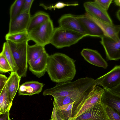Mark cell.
Instances as JSON below:
<instances>
[{
  "instance_id": "9",
  "label": "cell",
  "mask_w": 120,
  "mask_h": 120,
  "mask_svg": "<svg viewBox=\"0 0 120 120\" xmlns=\"http://www.w3.org/2000/svg\"><path fill=\"white\" fill-rule=\"evenodd\" d=\"M119 39L116 41L106 36L101 38L100 41L105 51L106 58L109 60H117L120 59V30Z\"/></svg>"
},
{
  "instance_id": "13",
  "label": "cell",
  "mask_w": 120,
  "mask_h": 120,
  "mask_svg": "<svg viewBox=\"0 0 120 120\" xmlns=\"http://www.w3.org/2000/svg\"><path fill=\"white\" fill-rule=\"evenodd\" d=\"M78 16L88 36L101 38L105 36L103 31L98 25L86 14Z\"/></svg>"
},
{
  "instance_id": "16",
  "label": "cell",
  "mask_w": 120,
  "mask_h": 120,
  "mask_svg": "<svg viewBox=\"0 0 120 120\" xmlns=\"http://www.w3.org/2000/svg\"><path fill=\"white\" fill-rule=\"evenodd\" d=\"M49 56L45 51L39 58L29 65V70L37 77H41L46 72Z\"/></svg>"
},
{
  "instance_id": "11",
  "label": "cell",
  "mask_w": 120,
  "mask_h": 120,
  "mask_svg": "<svg viewBox=\"0 0 120 120\" xmlns=\"http://www.w3.org/2000/svg\"><path fill=\"white\" fill-rule=\"evenodd\" d=\"M83 6L86 13L93 17L108 23L113 24L107 11L94 1L85 2Z\"/></svg>"
},
{
  "instance_id": "26",
  "label": "cell",
  "mask_w": 120,
  "mask_h": 120,
  "mask_svg": "<svg viewBox=\"0 0 120 120\" xmlns=\"http://www.w3.org/2000/svg\"><path fill=\"white\" fill-rule=\"evenodd\" d=\"M25 0H16L11 5L10 9V19L15 17L21 12Z\"/></svg>"
},
{
  "instance_id": "22",
  "label": "cell",
  "mask_w": 120,
  "mask_h": 120,
  "mask_svg": "<svg viewBox=\"0 0 120 120\" xmlns=\"http://www.w3.org/2000/svg\"><path fill=\"white\" fill-rule=\"evenodd\" d=\"M6 41L19 43L27 42L30 40L28 32L27 30L12 34L8 33L5 36Z\"/></svg>"
},
{
  "instance_id": "1",
  "label": "cell",
  "mask_w": 120,
  "mask_h": 120,
  "mask_svg": "<svg viewBox=\"0 0 120 120\" xmlns=\"http://www.w3.org/2000/svg\"><path fill=\"white\" fill-rule=\"evenodd\" d=\"M75 60L66 54L57 52L49 56L46 72L57 83L71 81L76 73Z\"/></svg>"
},
{
  "instance_id": "8",
  "label": "cell",
  "mask_w": 120,
  "mask_h": 120,
  "mask_svg": "<svg viewBox=\"0 0 120 120\" xmlns=\"http://www.w3.org/2000/svg\"><path fill=\"white\" fill-rule=\"evenodd\" d=\"M59 26L88 36L80 22L78 15L68 14L62 15L58 21Z\"/></svg>"
},
{
  "instance_id": "7",
  "label": "cell",
  "mask_w": 120,
  "mask_h": 120,
  "mask_svg": "<svg viewBox=\"0 0 120 120\" xmlns=\"http://www.w3.org/2000/svg\"><path fill=\"white\" fill-rule=\"evenodd\" d=\"M96 85L109 90L120 83V65L115 66L109 72L95 80Z\"/></svg>"
},
{
  "instance_id": "6",
  "label": "cell",
  "mask_w": 120,
  "mask_h": 120,
  "mask_svg": "<svg viewBox=\"0 0 120 120\" xmlns=\"http://www.w3.org/2000/svg\"><path fill=\"white\" fill-rule=\"evenodd\" d=\"M54 28L50 19L42 24L28 32L30 40L43 46L50 44Z\"/></svg>"
},
{
  "instance_id": "5",
  "label": "cell",
  "mask_w": 120,
  "mask_h": 120,
  "mask_svg": "<svg viewBox=\"0 0 120 120\" xmlns=\"http://www.w3.org/2000/svg\"><path fill=\"white\" fill-rule=\"evenodd\" d=\"M6 41L11 49L18 68L16 72L21 78L26 76L28 64L27 60L28 42L16 43L9 41Z\"/></svg>"
},
{
  "instance_id": "40",
  "label": "cell",
  "mask_w": 120,
  "mask_h": 120,
  "mask_svg": "<svg viewBox=\"0 0 120 120\" xmlns=\"http://www.w3.org/2000/svg\"></svg>"
},
{
  "instance_id": "24",
  "label": "cell",
  "mask_w": 120,
  "mask_h": 120,
  "mask_svg": "<svg viewBox=\"0 0 120 120\" xmlns=\"http://www.w3.org/2000/svg\"><path fill=\"white\" fill-rule=\"evenodd\" d=\"M0 54L3 55L6 57L12 69V71L17 72L18 68L14 60L11 49L7 41L3 43L2 50Z\"/></svg>"
},
{
  "instance_id": "27",
  "label": "cell",
  "mask_w": 120,
  "mask_h": 120,
  "mask_svg": "<svg viewBox=\"0 0 120 120\" xmlns=\"http://www.w3.org/2000/svg\"><path fill=\"white\" fill-rule=\"evenodd\" d=\"M53 106L57 107L74 102L75 100L69 96H59L54 98Z\"/></svg>"
},
{
  "instance_id": "28",
  "label": "cell",
  "mask_w": 120,
  "mask_h": 120,
  "mask_svg": "<svg viewBox=\"0 0 120 120\" xmlns=\"http://www.w3.org/2000/svg\"><path fill=\"white\" fill-rule=\"evenodd\" d=\"M12 69L9 62L3 55L0 54V72L5 73L12 71Z\"/></svg>"
},
{
  "instance_id": "18",
  "label": "cell",
  "mask_w": 120,
  "mask_h": 120,
  "mask_svg": "<svg viewBox=\"0 0 120 120\" xmlns=\"http://www.w3.org/2000/svg\"><path fill=\"white\" fill-rule=\"evenodd\" d=\"M21 77L16 72L11 71L7 81V92L11 104L19 89Z\"/></svg>"
},
{
  "instance_id": "21",
  "label": "cell",
  "mask_w": 120,
  "mask_h": 120,
  "mask_svg": "<svg viewBox=\"0 0 120 120\" xmlns=\"http://www.w3.org/2000/svg\"><path fill=\"white\" fill-rule=\"evenodd\" d=\"M45 51V47L36 44L30 45L27 48V60L29 65L38 59Z\"/></svg>"
},
{
  "instance_id": "36",
  "label": "cell",
  "mask_w": 120,
  "mask_h": 120,
  "mask_svg": "<svg viewBox=\"0 0 120 120\" xmlns=\"http://www.w3.org/2000/svg\"><path fill=\"white\" fill-rule=\"evenodd\" d=\"M57 113L56 107L53 106L51 120H58L57 116Z\"/></svg>"
},
{
  "instance_id": "15",
  "label": "cell",
  "mask_w": 120,
  "mask_h": 120,
  "mask_svg": "<svg viewBox=\"0 0 120 120\" xmlns=\"http://www.w3.org/2000/svg\"><path fill=\"white\" fill-rule=\"evenodd\" d=\"M81 54L85 60L90 64L105 69L107 68L108 66L107 62L97 51L84 48Z\"/></svg>"
},
{
  "instance_id": "12",
  "label": "cell",
  "mask_w": 120,
  "mask_h": 120,
  "mask_svg": "<svg viewBox=\"0 0 120 120\" xmlns=\"http://www.w3.org/2000/svg\"><path fill=\"white\" fill-rule=\"evenodd\" d=\"M31 17L30 13H22L10 19L8 33L12 34L27 30Z\"/></svg>"
},
{
  "instance_id": "2",
  "label": "cell",
  "mask_w": 120,
  "mask_h": 120,
  "mask_svg": "<svg viewBox=\"0 0 120 120\" xmlns=\"http://www.w3.org/2000/svg\"><path fill=\"white\" fill-rule=\"evenodd\" d=\"M96 85L95 80L86 77L73 82L57 83L54 87L45 90L43 94L44 96L50 95L53 98L69 96L75 101L83 94L92 91Z\"/></svg>"
},
{
  "instance_id": "20",
  "label": "cell",
  "mask_w": 120,
  "mask_h": 120,
  "mask_svg": "<svg viewBox=\"0 0 120 120\" xmlns=\"http://www.w3.org/2000/svg\"><path fill=\"white\" fill-rule=\"evenodd\" d=\"M49 15L43 11L37 12L31 16L27 31L29 32L50 19Z\"/></svg>"
},
{
  "instance_id": "14",
  "label": "cell",
  "mask_w": 120,
  "mask_h": 120,
  "mask_svg": "<svg viewBox=\"0 0 120 120\" xmlns=\"http://www.w3.org/2000/svg\"><path fill=\"white\" fill-rule=\"evenodd\" d=\"M95 22L104 33L105 36L114 40H119V34L120 30V25L110 24L98 19L87 13L85 14Z\"/></svg>"
},
{
  "instance_id": "25",
  "label": "cell",
  "mask_w": 120,
  "mask_h": 120,
  "mask_svg": "<svg viewBox=\"0 0 120 120\" xmlns=\"http://www.w3.org/2000/svg\"><path fill=\"white\" fill-rule=\"evenodd\" d=\"M74 102L56 107L57 114L64 120H69L72 117V110Z\"/></svg>"
},
{
  "instance_id": "10",
  "label": "cell",
  "mask_w": 120,
  "mask_h": 120,
  "mask_svg": "<svg viewBox=\"0 0 120 120\" xmlns=\"http://www.w3.org/2000/svg\"><path fill=\"white\" fill-rule=\"evenodd\" d=\"M74 120H109L101 102L95 104Z\"/></svg>"
},
{
  "instance_id": "35",
  "label": "cell",
  "mask_w": 120,
  "mask_h": 120,
  "mask_svg": "<svg viewBox=\"0 0 120 120\" xmlns=\"http://www.w3.org/2000/svg\"><path fill=\"white\" fill-rule=\"evenodd\" d=\"M9 111H8L4 113L0 114V120H10Z\"/></svg>"
},
{
  "instance_id": "31",
  "label": "cell",
  "mask_w": 120,
  "mask_h": 120,
  "mask_svg": "<svg viewBox=\"0 0 120 120\" xmlns=\"http://www.w3.org/2000/svg\"><path fill=\"white\" fill-rule=\"evenodd\" d=\"M34 1V0H25L21 13H30V8Z\"/></svg>"
},
{
  "instance_id": "23",
  "label": "cell",
  "mask_w": 120,
  "mask_h": 120,
  "mask_svg": "<svg viewBox=\"0 0 120 120\" xmlns=\"http://www.w3.org/2000/svg\"><path fill=\"white\" fill-rule=\"evenodd\" d=\"M7 81L0 92V114L10 110L12 104H11L7 92Z\"/></svg>"
},
{
  "instance_id": "4",
  "label": "cell",
  "mask_w": 120,
  "mask_h": 120,
  "mask_svg": "<svg viewBox=\"0 0 120 120\" xmlns=\"http://www.w3.org/2000/svg\"><path fill=\"white\" fill-rule=\"evenodd\" d=\"M86 35L59 26L54 28L50 42L57 49L69 47L77 43Z\"/></svg>"
},
{
  "instance_id": "33",
  "label": "cell",
  "mask_w": 120,
  "mask_h": 120,
  "mask_svg": "<svg viewBox=\"0 0 120 120\" xmlns=\"http://www.w3.org/2000/svg\"><path fill=\"white\" fill-rule=\"evenodd\" d=\"M8 79L5 75L2 74H0V92Z\"/></svg>"
},
{
  "instance_id": "37",
  "label": "cell",
  "mask_w": 120,
  "mask_h": 120,
  "mask_svg": "<svg viewBox=\"0 0 120 120\" xmlns=\"http://www.w3.org/2000/svg\"><path fill=\"white\" fill-rule=\"evenodd\" d=\"M116 16L118 19L120 21V9L116 12Z\"/></svg>"
},
{
  "instance_id": "32",
  "label": "cell",
  "mask_w": 120,
  "mask_h": 120,
  "mask_svg": "<svg viewBox=\"0 0 120 120\" xmlns=\"http://www.w3.org/2000/svg\"><path fill=\"white\" fill-rule=\"evenodd\" d=\"M112 0H95L94 1L98 3L102 8L107 11Z\"/></svg>"
},
{
  "instance_id": "19",
  "label": "cell",
  "mask_w": 120,
  "mask_h": 120,
  "mask_svg": "<svg viewBox=\"0 0 120 120\" xmlns=\"http://www.w3.org/2000/svg\"><path fill=\"white\" fill-rule=\"evenodd\" d=\"M101 102L105 105L113 109L120 115V97L105 89L101 98Z\"/></svg>"
},
{
  "instance_id": "39",
  "label": "cell",
  "mask_w": 120,
  "mask_h": 120,
  "mask_svg": "<svg viewBox=\"0 0 120 120\" xmlns=\"http://www.w3.org/2000/svg\"><path fill=\"white\" fill-rule=\"evenodd\" d=\"M57 117L58 120H65L62 118L58 115L57 114ZM48 120H51L50 119Z\"/></svg>"
},
{
  "instance_id": "17",
  "label": "cell",
  "mask_w": 120,
  "mask_h": 120,
  "mask_svg": "<svg viewBox=\"0 0 120 120\" xmlns=\"http://www.w3.org/2000/svg\"><path fill=\"white\" fill-rule=\"evenodd\" d=\"M44 84L38 81H32L26 82L19 87V95L31 96L38 94L41 91Z\"/></svg>"
},
{
  "instance_id": "3",
  "label": "cell",
  "mask_w": 120,
  "mask_h": 120,
  "mask_svg": "<svg viewBox=\"0 0 120 120\" xmlns=\"http://www.w3.org/2000/svg\"><path fill=\"white\" fill-rule=\"evenodd\" d=\"M105 89L96 86L92 92L81 96L74 103L72 117L69 120H74L95 104L101 102Z\"/></svg>"
},
{
  "instance_id": "29",
  "label": "cell",
  "mask_w": 120,
  "mask_h": 120,
  "mask_svg": "<svg viewBox=\"0 0 120 120\" xmlns=\"http://www.w3.org/2000/svg\"><path fill=\"white\" fill-rule=\"evenodd\" d=\"M79 5L77 3L73 4H67L63 2H59L56 3L54 5L47 6L43 4H40V5L43 7L45 10H51L53 9L54 10L56 9H60L66 6H76Z\"/></svg>"
},
{
  "instance_id": "30",
  "label": "cell",
  "mask_w": 120,
  "mask_h": 120,
  "mask_svg": "<svg viewBox=\"0 0 120 120\" xmlns=\"http://www.w3.org/2000/svg\"><path fill=\"white\" fill-rule=\"evenodd\" d=\"M104 105L109 120H120V115L117 112L109 106Z\"/></svg>"
},
{
  "instance_id": "38",
  "label": "cell",
  "mask_w": 120,
  "mask_h": 120,
  "mask_svg": "<svg viewBox=\"0 0 120 120\" xmlns=\"http://www.w3.org/2000/svg\"><path fill=\"white\" fill-rule=\"evenodd\" d=\"M114 2L116 6L120 7V0H114Z\"/></svg>"
},
{
  "instance_id": "34",
  "label": "cell",
  "mask_w": 120,
  "mask_h": 120,
  "mask_svg": "<svg viewBox=\"0 0 120 120\" xmlns=\"http://www.w3.org/2000/svg\"><path fill=\"white\" fill-rule=\"evenodd\" d=\"M109 90L113 94L120 97V83L116 86Z\"/></svg>"
}]
</instances>
